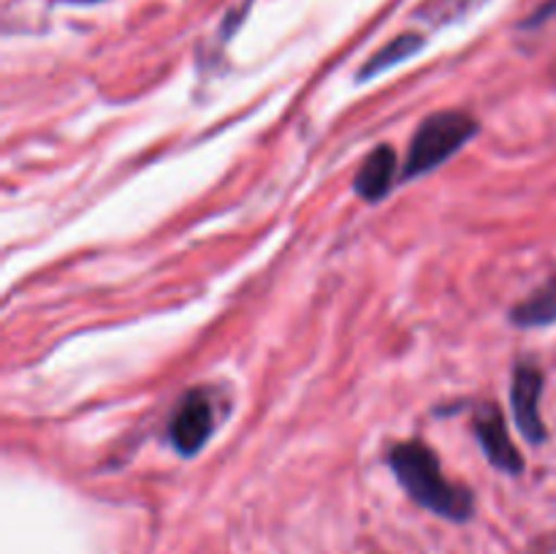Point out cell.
<instances>
[{
    "label": "cell",
    "instance_id": "cell-1",
    "mask_svg": "<svg viewBox=\"0 0 556 554\" xmlns=\"http://www.w3.org/2000/svg\"><path fill=\"white\" fill-rule=\"evenodd\" d=\"M389 465L396 481L421 508L434 511L438 516L451 521H465L472 516L470 489L445 478L438 454L421 440L396 443L389 451Z\"/></svg>",
    "mask_w": 556,
    "mask_h": 554
},
{
    "label": "cell",
    "instance_id": "cell-2",
    "mask_svg": "<svg viewBox=\"0 0 556 554\" xmlns=\"http://www.w3.org/2000/svg\"><path fill=\"white\" fill-rule=\"evenodd\" d=\"M476 134L478 123L470 114H429V117L418 125L416 136H413L410 152H407L405 168H402V179H413L421 177V174L434 172V168L443 166L451 155H456V152H459Z\"/></svg>",
    "mask_w": 556,
    "mask_h": 554
},
{
    "label": "cell",
    "instance_id": "cell-3",
    "mask_svg": "<svg viewBox=\"0 0 556 554\" xmlns=\"http://www.w3.org/2000/svg\"><path fill=\"white\" fill-rule=\"evenodd\" d=\"M212 429H215V416H212L210 400L201 391H190L168 421V438L179 454L193 456L212 438Z\"/></svg>",
    "mask_w": 556,
    "mask_h": 554
},
{
    "label": "cell",
    "instance_id": "cell-7",
    "mask_svg": "<svg viewBox=\"0 0 556 554\" xmlns=\"http://www.w3.org/2000/svg\"><path fill=\"white\" fill-rule=\"evenodd\" d=\"M510 320L516 326H525V329L556 324V277H552L546 286L538 288L535 293H530L525 302L516 304L510 310Z\"/></svg>",
    "mask_w": 556,
    "mask_h": 554
},
{
    "label": "cell",
    "instance_id": "cell-6",
    "mask_svg": "<svg viewBox=\"0 0 556 554\" xmlns=\"http://www.w3.org/2000/svg\"><path fill=\"white\" fill-rule=\"evenodd\" d=\"M396 168L400 166H396L394 147H375V150L364 158L362 166H358L356 177H353V190H356L364 201L386 199L396 179Z\"/></svg>",
    "mask_w": 556,
    "mask_h": 554
},
{
    "label": "cell",
    "instance_id": "cell-8",
    "mask_svg": "<svg viewBox=\"0 0 556 554\" xmlns=\"http://www.w3.org/2000/svg\"><path fill=\"white\" fill-rule=\"evenodd\" d=\"M421 47H424V38L418 36V33H402V36H396L394 41L386 43L378 54H372V58H369V63L358 71V81H367V79H372V76L389 71L391 65H400L402 60L413 58V54H416Z\"/></svg>",
    "mask_w": 556,
    "mask_h": 554
},
{
    "label": "cell",
    "instance_id": "cell-4",
    "mask_svg": "<svg viewBox=\"0 0 556 554\" xmlns=\"http://www.w3.org/2000/svg\"><path fill=\"white\" fill-rule=\"evenodd\" d=\"M476 438L478 443H481L483 454H486V459L492 462L497 470H505L510 473V476H519L521 470H525V459H521V454L516 451L514 440H510L508 435V427H505V416L500 413L497 405H492V402H486V405H481L476 411Z\"/></svg>",
    "mask_w": 556,
    "mask_h": 554
},
{
    "label": "cell",
    "instance_id": "cell-5",
    "mask_svg": "<svg viewBox=\"0 0 556 554\" xmlns=\"http://www.w3.org/2000/svg\"><path fill=\"white\" fill-rule=\"evenodd\" d=\"M541 391H543L541 369L530 367V364H519L514 373V386H510V405H514V416H516V424H519L521 435H525L530 443H541V440H546V427H543L541 411H538Z\"/></svg>",
    "mask_w": 556,
    "mask_h": 554
}]
</instances>
